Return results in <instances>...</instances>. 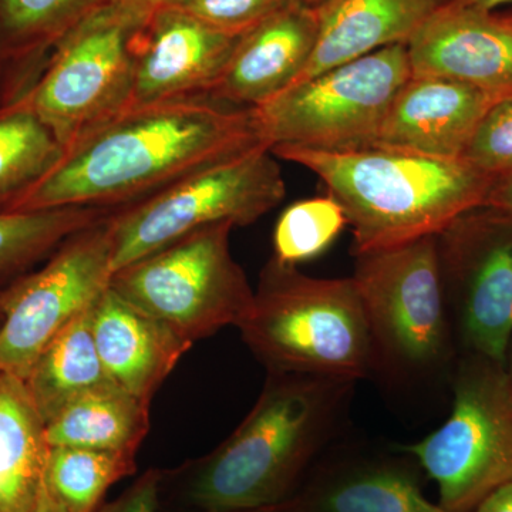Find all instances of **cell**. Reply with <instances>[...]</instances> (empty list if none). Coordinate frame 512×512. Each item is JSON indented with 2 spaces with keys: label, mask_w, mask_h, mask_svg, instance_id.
Here are the masks:
<instances>
[{
  "label": "cell",
  "mask_w": 512,
  "mask_h": 512,
  "mask_svg": "<svg viewBox=\"0 0 512 512\" xmlns=\"http://www.w3.org/2000/svg\"><path fill=\"white\" fill-rule=\"evenodd\" d=\"M237 512H272L271 510H252V511H237Z\"/></svg>",
  "instance_id": "cell-37"
},
{
  "label": "cell",
  "mask_w": 512,
  "mask_h": 512,
  "mask_svg": "<svg viewBox=\"0 0 512 512\" xmlns=\"http://www.w3.org/2000/svg\"><path fill=\"white\" fill-rule=\"evenodd\" d=\"M296 0H177L173 6L212 28L241 36Z\"/></svg>",
  "instance_id": "cell-29"
},
{
  "label": "cell",
  "mask_w": 512,
  "mask_h": 512,
  "mask_svg": "<svg viewBox=\"0 0 512 512\" xmlns=\"http://www.w3.org/2000/svg\"><path fill=\"white\" fill-rule=\"evenodd\" d=\"M111 214L67 238L39 271L0 289V372L25 382L43 349L109 288Z\"/></svg>",
  "instance_id": "cell-11"
},
{
  "label": "cell",
  "mask_w": 512,
  "mask_h": 512,
  "mask_svg": "<svg viewBox=\"0 0 512 512\" xmlns=\"http://www.w3.org/2000/svg\"><path fill=\"white\" fill-rule=\"evenodd\" d=\"M439 488L447 512H471L512 481V382L504 365L476 356L454 382L453 409L429 436L397 447Z\"/></svg>",
  "instance_id": "cell-8"
},
{
  "label": "cell",
  "mask_w": 512,
  "mask_h": 512,
  "mask_svg": "<svg viewBox=\"0 0 512 512\" xmlns=\"http://www.w3.org/2000/svg\"><path fill=\"white\" fill-rule=\"evenodd\" d=\"M444 3L446 0H325L316 6L319 35L315 52L296 83L383 47L407 45Z\"/></svg>",
  "instance_id": "cell-20"
},
{
  "label": "cell",
  "mask_w": 512,
  "mask_h": 512,
  "mask_svg": "<svg viewBox=\"0 0 512 512\" xmlns=\"http://www.w3.org/2000/svg\"><path fill=\"white\" fill-rule=\"evenodd\" d=\"M30 512H67L62 503L50 493L49 488L46 487L45 481L40 487L39 495H37L36 503L33 505Z\"/></svg>",
  "instance_id": "cell-33"
},
{
  "label": "cell",
  "mask_w": 512,
  "mask_h": 512,
  "mask_svg": "<svg viewBox=\"0 0 512 512\" xmlns=\"http://www.w3.org/2000/svg\"><path fill=\"white\" fill-rule=\"evenodd\" d=\"M107 208L64 207L0 212V282L13 281L67 238L111 214Z\"/></svg>",
  "instance_id": "cell-24"
},
{
  "label": "cell",
  "mask_w": 512,
  "mask_h": 512,
  "mask_svg": "<svg viewBox=\"0 0 512 512\" xmlns=\"http://www.w3.org/2000/svg\"><path fill=\"white\" fill-rule=\"evenodd\" d=\"M318 35L316 6L296 0L279 10L239 36L211 99L247 109L271 103L305 72Z\"/></svg>",
  "instance_id": "cell-15"
},
{
  "label": "cell",
  "mask_w": 512,
  "mask_h": 512,
  "mask_svg": "<svg viewBox=\"0 0 512 512\" xmlns=\"http://www.w3.org/2000/svg\"><path fill=\"white\" fill-rule=\"evenodd\" d=\"M448 2L457 3V5L461 6H470V8L487 10V12H494L495 9L501 8V6L512 5V0H448Z\"/></svg>",
  "instance_id": "cell-34"
},
{
  "label": "cell",
  "mask_w": 512,
  "mask_h": 512,
  "mask_svg": "<svg viewBox=\"0 0 512 512\" xmlns=\"http://www.w3.org/2000/svg\"><path fill=\"white\" fill-rule=\"evenodd\" d=\"M301 165L342 205L355 255L437 237L458 217L484 207L495 184L463 158H443L384 146L322 151L271 148Z\"/></svg>",
  "instance_id": "cell-3"
},
{
  "label": "cell",
  "mask_w": 512,
  "mask_h": 512,
  "mask_svg": "<svg viewBox=\"0 0 512 512\" xmlns=\"http://www.w3.org/2000/svg\"><path fill=\"white\" fill-rule=\"evenodd\" d=\"M153 8L111 0L84 19L50 57L19 110L35 114L64 153L128 110L138 35Z\"/></svg>",
  "instance_id": "cell-5"
},
{
  "label": "cell",
  "mask_w": 512,
  "mask_h": 512,
  "mask_svg": "<svg viewBox=\"0 0 512 512\" xmlns=\"http://www.w3.org/2000/svg\"><path fill=\"white\" fill-rule=\"evenodd\" d=\"M495 97L468 84L412 76L394 97L376 146L463 158Z\"/></svg>",
  "instance_id": "cell-16"
},
{
  "label": "cell",
  "mask_w": 512,
  "mask_h": 512,
  "mask_svg": "<svg viewBox=\"0 0 512 512\" xmlns=\"http://www.w3.org/2000/svg\"><path fill=\"white\" fill-rule=\"evenodd\" d=\"M299 2L306 3L309 6H319L320 3L325 2V0H299Z\"/></svg>",
  "instance_id": "cell-36"
},
{
  "label": "cell",
  "mask_w": 512,
  "mask_h": 512,
  "mask_svg": "<svg viewBox=\"0 0 512 512\" xmlns=\"http://www.w3.org/2000/svg\"><path fill=\"white\" fill-rule=\"evenodd\" d=\"M2 325H3V312H2V308H0V329H2Z\"/></svg>",
  "instance_id": "cell-38"
},
{
  "label": "cell",
  "mask_w": 512,
  "mask_h": 512,
  "mask_svg": "<svg viewBox=\"0 0 512 512\" xmlns=\"http://www.w3.org/2000/svg\"><path fill=\"white\" fill-rule=\"evenodd\" d=\"M232 225L198 229L111 276L110 288L194 345L225 326H239L254 289L229 244Z\"/></svg>",
  "instance_id": "cell-7"
},
{
  "label": "cell",
  "mask_w": 512,
  "mask_h": 512,
  "mask_svg": "<svg viewBox=\"0 0 512 512\" xmlns=\"http://www.w3.org/2000/svg\"><path fill=\"white\" fill-rule=\"evenodd\" d=\"M238 39L175 6H156L138 35L128 110L210 97Z\"/></svg>",
  "instance_id": "cell-13"
},
{
  "label": "cell",
  "mask_w": 512,
  "mask_h": 512,
  "mask_svg": "<svg viewBox=\"0 0 512 512\" xmlns=\"http://www.w3.org/2000/svg\"><path fill=\"white\" fill-rule=\"evenodd\" d=\"M285 195L284 175L268 146L202 168L110 215L113 274L198 229L254 224Z\"/></svg>",
  "instance_id": "cell-6"
},
{
  "label": "cell",
  "mask_w": 512,
  "mask_h": 512,
  "mask_svg": "<svg viewBox=\"0 0 512 512\" xmlns=\"http://www.w3.org/2000/svg\"><path fill=\"white\" fill-rule=\"evenodd\" d=\"M272 512H447L423 493L419 476L394 458H346L323 467Z\"/></svg>",
  "instance_id": "cell-19"
},
{
  "label": "cell",
  "mask_w": 512,
  "mask_h": 512,
  "mask_svg": "<svg viewBox=\"0 0 512 512\" xmlns=\"http://www.w3.org/2000/svg\"><path fill=\"white\" fill-rule=\"evenodd\" d=\"M355 384L269 373L248 416L194 464L188 500L207 512L268 510L284 503L338 430Z\"/></svg>",
  "instance_id": "cell-2"
},
{
  "label": "cell",
  "mask_w": 512,
  "mask_h": 512,
  "mask_svg": "<svg viewBox=\"0 0 512 512\" xmlns=\"http://www.w3.org/2000/svg\"><path fill=\"white\" fill-rule=\"evenodd\" d=\"M94 305L43 349L26 377V389L45 426L77 397L111 383L94 343Z\"/></svg>",
  "instance_id": "cell-23"
},
{
  "label": "cell",
  "mask_w": 512,
  "mask_h": 512,
  "mask_svg": "<svg viewBox=\"0 0 512 512\" xmlns=\"http://www.w3.org/2000/svg\"><path fill=\"white\" fill-rule=\"evenodd\" d=\"M412 76L512 96V20L446 0L407 43Z\"/></svg>",
  "instance_id": "cell-14"
},
{
  "label": "cell",
  "mask_w": 512,
  "mask_h": 512,
  "mask_svg": "<svg viewBox=\"0 0 512 512\" xmlns=\"http://www.w3.org/2000/svg\"><path fill=\"white\" fill-rule=\"evenodd\" d=\"M471 512H512V481L488 494Z\"/></svg>",
  "instance_id": "cell-32"
},
{
  "label": "cell",
  "mask_w": 512,
  "mask_h": 512,
  "mask_svg": "<svg viewBox=\"0 0 512 512\" xmlns=\"http://www.w3.org/2000/svg\"><path fill=\"white\" fill-rule=\"evenodd\" d=\"M136 471V454L50 447L45 481L67 512H97L107 490Z\"/></svg>",
  "instance_id": "cell-25"
},
{
  "label": "cell",
  "mask_w": 512,
  "mask_h": 512,
  "mask_svg": "<svg viewBox=\"0 0 512 512\" xmlns=\"http://www.w3.org/2000/svg\"><path fill=\"white\" fill-rule=\"evenodd\" d=\"M350 278L365 308L379 369L424 372L443 359L448 319L437 237L356 255Z\"/></svg>",
  "instance_id": "cell-10"
},
{
  "label": "cell",
  "mask_w": 512,
  "mask_h": 512,
  "mask_svg": "<svg viewBox=\"0 0 512 512\" xmlns=\"http://www.w3.org/2000/svg\"><path fill=\"white\" fill-rule=\"evenodd\" d=\"M510 376H511V382H512V365H511V370H510Z\"/></svg>",
  "instance_id": "cell-39"
},
{
  "label": "cell",
  "mask_w": 512,
  "mask_h": 512,
  "mask_svg": "<svg viewBox=\"0 0 512 512\" xmlns=\"http://www.w3.org/2000/svg\"><path fill=\"white\" fill-rule=\"evenodd\" d=\"M93 336L110 382L148 404L192 346L110 286L94 305Z\"/></svg>",
  "instance_id": "cell-17"
},
{
  "label": "cell",
  "mask_w": 512,
  "mask_h": 512,
  "mask_svg": "<svg viewBox=\"0 0 512 512\" xmlns=\"http://www.w3.org/2000/svg\"><path fill=\"white\" fill-rule=\"evenodd\" d=\"M148 407L114 383L101 384L46 424L47 444L136 454L150 426Z\"/></svg>",
  "instance_id": "cell-22"
},
{
  "label": "cell",
  "mask_w": 512,
  "mask_h": 512,
  "mask_svg": "<svg viewBox=\"0 0 512 512\" xmlns=\"http://www.w3.org/2000/svg\"><path fill=\"white\" fill-rule=\"evenodd\" d=\"M258 146L255 109L211 97L138 107L74 144L6 212L126 207Z\"/></svg>",
  "instance_id": "cell-1"
},
{
  "label": "cell",
  "mask_w": 512,
  "mask_h": 512,
  "mask_svg": "<svg viewBox=\"0 0 512 512\" xmlns=\"http://www.w3.org/2000/svg\"><path fill=\"white\" fill-rule=\"evenodd\" d=\"M25 382L0 372V512H30L42 487L49 444Z\"/></svg>",
  "instance_id": "cell-21"
},
{
  "label": "cell",
  "mask_w": 512,
  "mask_h": 512,
  "mask_svg": "<svg viewBox=\"0 0 512 512\" xmlns=\"http://www.w3.org/2000/svg\"><path fill=\"white\" fill-rule=\"evenodd\" d=\"M254 292L251 311L238 329L269 373L357 382L379 369L352 278H313L272 258Z\"/></svg>",
  "instance_id": "cell-4"
},
{
  "label": "cell",
  "mask_w": 512,
  "mask_h": 512,
  "mask_svg": "<svg viewBox=\"0 0 512 512\" xmlns=\"http://www.w3.org/2000/svg\"><path fill=\"white\" fill-rule=\"evenodd\" d=\"M484 207L512 215V175L501 178L488 192Z\"/></svg>",
  "instance_id": "cell-31"
},
{
  "label": "cell",
  "mask_w": 512,
  "mask_h": 512,
  "mask_svg": "<svg viewBox=\"0 0 512 512\" xmlns=\"http://www.w3.org/2000/svg\"><path fill=\"white\" fill-rule=\"evenodd\" d=\"M63 156L55 136L29 110L0 117V212L8 211Z\"/></svg>",
  "instance_id": "cell-26"
},
{
  "label": "cell",
  "mask_w": 512,
  "mask_h": 512,
  "mask_svg": "<svg viewBox=\"0 0 512 512\" xmlns=\"http://www.w3.org/2000/svg\"><path fill=\"white\" fill-rule=\"evenodd\" d=\"M508 18H510L512 20V15H508Z\"/></svg>",
  "instance_id": "cell-40"
},
{
  "label": "cell",
  "mask_w": 512,
  "mask_h": 512,
  "mask_svg": "<svg viewBox=\"0 0 512 512\" xmlns=\"http://www.w3.org/2000/svg\"><path fill=\"white\" fill-rule=\"evenodd\" d=\"M410 77L407 45L383 47L339 64L255 109L262 137L269 148L376 146L387 111Z\"/></svg>",
  "instance_id": "cell-9"
},
{
  "label": "cell",
  "mask_w": 512,
  "mask_h": 512,
  "mask_svg": "<svg viewBox=\"0 0 512 512\" xmlns=\"http://www.w3.org/2000/svg\"><path fill=\"white\" fill-rule=\"evenodd\" d=\"M148 6H173L177 0H134Z\"/></svg>",
  "instance_id": "cell-35"
},
{
  "label": "cell",
  "mask_w": 512,
  "mask_h": 512,
  "mask_svg": "<svg viewBox=\"0 0 512 512\" xmlns=\"http://www.w3.org/2000/svg\"><path fill=\"white\" fill-rule=\"evenodd\" d=\"M348 227L342 205L330 194L289 205L274 231V259L298 266L323 254Z\"/></svg>",
  "instance_id": "cell-27"
},
{
  "label": "cell",
  "mask_w": 512,
  "mask_h": 512,
  "mask_svg": "<svg viewBox=\"0 0 512 512\" xmlns=\"http://www.w3.org/2000/svg\"><path fill=\"white\" fill-rule=\"evenodd\" d=\"M160 484V471L148 470L126 493L97 512H157Z\"/></svg>",
  "instance_id": "cell-30"
},
{
  "label": "cell",
  "mask_w": 512,
  "mask_h": 512,
  "mask_svg": "<svg viewBox=\"0 0 512 512\" xmlns=\"http://www.w3.org/2000/svg\"><path fill=\"white\" fill-rule=\"evenodd\" d=\"M463 160L495 183L512 175V96L491 104L471 137Z\"/></svg>",
  "instance_id": "cell-28"
},
{
  "label": "cell",
  "mask_w": 512,
  "mask_h": 512,
  "mask_svg": "<svg viewBox=\"0 0 512 512\" xmlns=\"http://www.w3.org/2000/svg\"><path fill=\"white\" fill-rule=\"evenodd\" d=\"M444 286L474 355L505 366L512 343V215L480 207L440 235Z\"/></svg>",
  "instance_id": "cell-12"
},
{
  "label": "cell",
  "mask_w": 512,
  "mask_h": 512,
  "mask_svg": "<svg viewBox=\"0 0 512 512\" xmlns=\"http://www.w3.org/2000/svg\"><path fill=\"white\" fill-rule=\"evenodd\" d=\"M111 0H0V117L19 110L57 46Z\"/></svg>",
  "instance_id": "cell-18"
}]
</instances>
